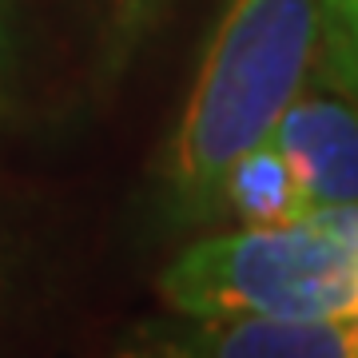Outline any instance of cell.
Segmentation results:
<instances>
[{"label":"cell","instance_id":"cell-1","mask_svg":"<svg viewBox=\"0 0 358 358\" xmlns=\"http://www.w3.org/2000/svg\"><path fill=\"white\" fill-rule=\"evenodd\" d=\"M319 64L315 0H227L159 159V207L176 227L219 219L227 167L275 136Z\"/></svg>","mask_w":358,"mask_h":358},{"label":"cell","instance_id":"cell-2","mask_svg":"<svg viewBox=\"0 0 358 358\" xmlns=\"http://www.w3.org/2000/svg\"><path fill=\"white\" fill-rule=\"evenodd\" d=\"M159 294L183 319L358 315V203L199 239L164 267Z\"/></svg>","mask_w":358,"mask_h":358},{"label":"cell","instance_id":"cell-3","mask_svg":"<svg viewBox=\"0 0 358 358\" xmlns=\"http://www.w3.org/2000/svg\"><path fill=\"white\" fill-rule=\"evenodd\" d=\"M271 143L291 164L310 207L358 203V103L334 84L322 64L275 124Z\"/></svg>","mask_w":358,"mask_h":358},{"label":"cell","instance_id":"cell-4","mask_svg":"<svg viewBox=\"0 0 358 358\" xmlns=\"http://www.w3.org/2000/svg\"><path fill=\"white\" fill-rule=\"evenodd\" d=\"M167 355L358 358V315H211L159 338Z\"/></svg>","mask_w":358,"mask_h":358},{"label":"cell","instance_id":"cell-5","mask_svg":"<svg viewBox=\"0 0 358 358\" xmlns=\"http://www.w3.org/2000/svg\"><path fill=\"white\" fill-rule=\"evenodd\" d=\"M307 211L310 199L303 195L291 164L271 140L239 155L219 187V215L235 219L239 227H279Z\"/></svg>","mask_w":358,"mask_h":358},{"label":"cell","instance_id":"cell-6","mask_svg":"<svg viewBox=\"0 0 358 358\" xmlns=\"http://www.w3.org/2000/svg\"><path fill=\"white\" fill-rule=\"evenodd\" d=\"M319 4V64L358 103V0Z\"/></svg>","mask_w":358,"mask_h":358},{"label":"cell","instance_id":"cell-7","mask_svg":"<svg viewBox=\"0 0 358 358\" xmlns=\"http://www.w3.org/2000/svg\"><path fill=\"white\" fill-rule=\"evenodd\" d=\"M167 0H115V16H112V44H108V60L115 68L131 60V52L143 44V36L155 28L159 13Z\"/></svg>","mask_w":358,"mask_h":358},{"label":"cell","instance_id":"cell-8","mask_svg":"<svg viewBox=\"0 0 358 358\" xmlns=\"http://www.w3.org/2000/svg\"><path fill=\"white\" fill-rule=\"evenodd\" d=\"M16 68V0H0V108L13 88Z\"/></svg>","mask_w":358,"mask_h":358}]
</instances>
